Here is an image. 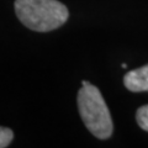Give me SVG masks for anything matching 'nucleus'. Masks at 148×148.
I'll return each instance as SVG.
<instances>
[{"mask_svg":"<svg viewBox=\"0 0 148 148\" xmlns=\"http://www.w3.org/2000/svg\"><path fill=\"white\" fill-rule=\"evenodd\" d=\"M15 11L30 30L48 32L61 27L68 20V9L57 0H16Z\"/></svg>","mask_w":148,"mask_h":148,"instance_id":"1","label":"nucleus"},{"mask_svg":"<svg viewBox=\"0 0 148 148\" xmlns=\"http://www.w3.org/2000/svg\"><path fill=\"white\" fill-rule=\"evenodd\" d=\"M78 91V109L86 128L100 140H106L114 130L110 111L101 92L89 82H83Z\"/></svg>","mask_w":148,"mask_h":148,"instance_id":"2","label":"nucleus"},{"mask_svg":"<svg viewBox=\"0 0 148 148\" xmlns=\"http://www.w3.org/2000/svg\"><path fill=\"white\" fill-rule=\"evenodd\" d=\"M123 84L130 91H148V64L128 72L123 78Z\"/></svg>","mask_w":148,"mask_h":148,"instance_id":"3","label":"nucleus"},{"mask_svg":"<svg viewBox=\"0 0 148 148\" xmlns=\"http://www.w3.org/2000/svg\"><path fill=\"white\" fill-rule=\"evenodd\" d=\"M136 120H137L138 126L148 132V105L141 106V108L137 110Z\"/></svg>","mask_w":148,"mask_h":148,"instance_id":"4","label":"nucleus"},{"mask_svg":"<svg viewBox=\"0 0 148 148\" xmlns=\"http://www.w3.org/2000/svg\"><path fill=\"white\" fill-rule=\"evenodd\" d=\"M14 138L12 130L8 127H0V148H5L10 145Z\"/></svg>","mask_w":148,"mask_h":148,"instance_id":"5","label":"nucleus"}]
</instances>
